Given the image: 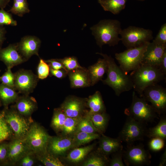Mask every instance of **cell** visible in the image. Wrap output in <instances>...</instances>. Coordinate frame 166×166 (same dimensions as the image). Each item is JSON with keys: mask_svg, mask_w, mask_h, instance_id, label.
Wrapping results in <instances>:
<instances>
[{"mask_svg": "<svg viewBox=\"0 0 166 166\" xmlns=\"http://www.w3.org/2000/svg\"><path fill=\"white\" fill-rule=\"evenodd\" d=\"M137 0L140 1H143L145 0Z\"/></svg>", "mask_w": 166, "mask_h": 166, "instance_id": "cell-53", "label": "cell"}, {"mask_svg": "<svg viewBox=\"0 0 166 166\" xmlns=\"http://www.w3.org/2000/svg\"><path fill=\"white\" fill-rule=\"evenodd\" d=\"M96 54L102 56L108 64L106 78L102 81L114 91L116 95L119 96L122 93L129 91L133 87V83L129 75L125 73L116 63L111 56L102 53Z\"/></svg>", "mask_w": 166, "mask_h": 166, "instance_id": "cell-1", "label": "cell"}, {"mask_svg": "<svg viewBox=\"0 0 166 166\" xmlns=\"http://www.w3.org/2000/svg\"><path fill=\"white\" fill-rule=\"evenodd\" d=\"M166 45L160 44L153 42L148 44L144 53L141 63L159 67Z\"/></svg>", "mask_w": 166, "mask_h": 166, "instance_id": "cell-14", "label": "cell"}, {"mask_svg": "<svg viewBox=\"0 0 166 166\" xmlns=\"http://www.w3.org/2000/svg\"><path fill=\"white\" fill-rule=\"evenodd\" d=\"M1 71V70H0V72Z\"/></svg>", "mask_w": 166, "mask_h": 166, "instance_id": "cell-54", "label": "cell"}, {"mask_svg": "<svg viewBox=\"0 0 166 166\" xmlns=\"http://www.w3.org/2000/svg\"><path fill=\"white\" fill-rule=\"evenodd\" d=\"M120 35L121 41L127 49L142 45L153 39L151 30L132 26L122 30Z\"/></svg>", "mask_w": 166, "mask_h": 166, "instance_id": "cell-8", "label": "cell"}, {"mask_svg": "<svg viewBox=\"0 0 166 166\" xmlns=\"http://www.w3.org/2000/svg\"><path fill=\"white\" fill-rule=\"evenodd\" d=\"M101 134L98 150L102 153L107 155L123 148L121 141L118 138H113Z\"/></svg>", "mask_w": 166, "mask_h": 166, "instance_id": "cell-22", "label": "cell"}, {"mask_svg": "<svg viewBox=\"0 0 166 166\" xmlns=\"http://www.w3.org/2000/svg\"><path fill=\"white\" fill-rule=\"evenodd\" d=\"M13 135L12 131L2 112H0V142L10 139Z\"/></svg>", "mask_w": 166, "mask_h": 166, "instance_id": "cell-36", "label": "cell"}, {"mask_svg": "<svg viewBox=\"0 0 166 166\" xmlns=\"http://www.w3.org/2000/svg\"><path fill=\"white\" fill-rule=\"evenodd\" d=\"M14 88L1 83L0 84V100L4 108L15 102L19 96Z\"/></svg>", "mask_w": 166, "mask_h": 166, "instance_id": "cell-23", "label": "cell"}, {"mask_svg": "<svg viewBox=\"0 0 166 166\" xmlns=\"http://www.w3.org/2000/svg\"><path fill=\"white\" fill-rule=\"evenodd\" d=\"M11 13L22 17L30 12L27 0H13V6L9 11Z\"/></svg>", "mask_w": 166, "mask_h": 166, "instance_id": "cell-34", "label": "cell"}, {"mask_svg": "<svg viewBox=\"0 0 166 166\" xmlns=\"http://www.w3.org/2000/svg\"><path fill=\"white\" fill-rule=\"evenodd\" d=\"M106 155L98 150V152L92 156L82 164L83 166H104L109 162Z\"/></svg>", "mask_w": 166, "mask_h": 166, "instance_id": "cell-33", "label": "cell"}, {"mask_svg": "<svg viewBox=\"0 0 166 166\" xmlns=\"http://www.w3.org/2000/svg\"><path fill=\"white\" fill-rule=\"evenodd\" d=\"M73 147V138L51 136L48 144L47 150L49 152L57 156L63 154Z\"/></svg>", "mask_w": 166, "mask_h": 166, "instance_id": "cell-18", "label": "cell"}, {"mask_svg": "<svg viewBox=\"0 0 166 166\" xmlns=\"http://www.w3.org/2000/svg\"><path fill=\"white\" fill-rule=\"evenodd\" d=\"M2 112L11 128L15 138L23 140L33 122L32 120L21 114L14 107L10 109L4 108Z\"/></svg>", "mask_w": 166, "mask_h": 166, "instance_id": "cell-6", "label": "cell"}, {"mask_svg": "<svg viewBox=\"0 0 166 166\" xmlns=\"http://www.w3.org/2000/svg\"><path fill=\"white\" fill-rule=\"evenodd\" d=\"M1 104H2V102H1V101L0 100V107L1 106Z\"/></svg>", "mask_w": 166, "mask_h": 166, "instance_id": "cell-52", "label": "cell"}, {"mask_svg": "<svg viewBox=\"0 0 166 166\" xmlns=\"http://www.w3.org/2000/svg\"><path fill=\"white\" fill-rule=\"evenodd\" d=\"M87 69L91 86H93L99 81L102 80L104 74L107 72V63L104 58H99L96 63L89 66Z\"/></svg>", "mask_w": 166, "mask_h": 166, "instance_id": "cell-21", "label": "cell"}, {"mask_svg": "<svg viewBox=\"0 0 166 166\" xmlns=\"http://www.w3.org/2000/svg\"><path fill=\"white\" fill-rule=\"evenodd\" d=\"M97 44L101 48L104 45L114 46L121 41L119 37L122 30L121 23L115 19L100 21L91 28Z\"/></svg>", "mask_w": 166, "mask_h": 166, "instance_id": "cell-3", "label": "cell"}, {"mask_svg": "<svg viewBox=\"0 0 166 166\" xmlns=\"http://www.w3.org/2000/svg\"><path fill=\"white\" fill-rule=\"evenodd\" d=\"M66 117L61 108L54 109L51 125L56 132L62 131Z\"/></svg>", "mask_w": 166, "mask_h": 166, "instance_id": "cell-31", "label": "cell"}, {"mask_svg": "<svg viewBox=\"0 0 166 166\" xmlns=\"http://www.w3.org/2000/svg\"><path fill=\"white\" fill-rule=\"evenodd\" d=\"M86 105L90 109L88 111L91 113L105 112V107L100 92L96 91L90 96L86 100Z\"/></svg>", "mask_w": 166, "mask_h": 166, "instance_id": "cell-24", "label": "cell"}, {"mask_svg": "<svg viewBox=\"0 0 166 166\" xmlns=\"http://www.w3.org/2000/svg\"><path fill=\"white\" fill-rule=\"evenodd\" d=\"M87 113L94 127L100 133L102 134L105 130L109 121L108 115L105 112L94 113Z\"/></svg>", "mask_w": 166, "mask_h": 166, "instance_id": "cell-26", "label": "cell"}, {"mask_svg": "<svg viewBox=\"0 0 166 166\" xmlns=\"http://www.w3.org/2000/svg\"><path fill=\"white\" fill-rule=\"evenodd\" d=\"M72 88L76 89L89 87L91 82L88 70L83 67L68 72Z\"/></svg>", "mask_w": 166, "mask_h": 166, "instance_id": "cell-19", "label": "cell"}, {"mask_svg": "<svg viewBox=\"0 0 166 166\" xmlns=\"http://www.w3.org/2000/svg\"><path fill=\"white\" fill-rule=\"evenodd\" d=\"M151 103L159 116L166 112V89L158 84L147 87L143 91L141 97Z\"/></svg>", "mask_w": 166, "mask_h": 166, "instance_id": "cell-10", "label": "cell"}, {"mask_svg": "<svg viewBox=\"0 0 166 166\" xmlns=\"http://www.w3.org/2000/svg\"><path fill=\"white\" fill-rule=\"evenodd\" d=\"M100 138L98 133H89L79 132L74 134L73 138V146L78 147Z\"/></svg>", "mask_w": 166, "mask_h": 166, "instance_id": "cell-29", "label": "cell"}, {"mask_svg": "<svg viewBox=\"0 0 166 166\" xmlns=\"http://www.w3.org/2000/svg\"><path fill=\"white\" fill-rule=\"evenodd\" d=\"M33 153H29L23 157L19 161V164L22 166H32L34 163V159Z\"/></svg>", "mask_w": 166, "mask_h": 166, "instance_id": "cell-45", "label": "cell"}, {"mask_svg": "<svg viewBox=\"0 0 166 166\" xmlns=\"http://www.w3.org/2000/svg\"><path fill=\"white\" fill-rule=\"evenodd\" d=\"M124 113L128 116L145 124L154 121L159 116L146 100L137 96L135 91L132 93V104L129 107L125 109Z\"/></svg>", "mask_w": 166, "mask_h": 166, "instance_id": "cell-4", "label": "cell"}, {"mask_svg": "<svg viewBox=\"0 0 166 166\" xmlns=\"http://www.w3.org/2000/svg\"><path fill=\"white\" fill-rule=\"evenodd\" d=\"M17 22L14 20L12 14L6 11L4 9H0V26L8 25L16 26Z\"/></svg>", "mask_w": 166, "mask_h": 166, "instance_id": "cell-38", "label": "cell"}, {"mask_svg": "<svg viewBox=\"0 0 166 166\" xmlns=\"http://www.w3.org/2000/svg\"><path fill=\"white\" fill-rule=\"evenodd\" d=\"M6 28L3 26H0V49L2 48V45L6 39Z\"/></svg>", "mask_w": 166, "mask_h": 166, "instance_id": "cell-48", "label": "cell"}, {"mask_svg": "<svg viewBox=\"0 0 166 166\" xmlns=\"http://www.w3.org/2000/svg\"><path fill=\"white\" fill-rule=\"evenodd\" d=\"M7 70L1 76L0 81L1 83L14 88V74L11 69H7Z\"/></svg>", "mask_w": 166, "mask_h": 166, "instance_id": "cell-40", "label": "cell"}, {"mask_svg": "<svg viewBox=\"0 0 166 166\" xmlns=\"http://www.w3.org/2000/svg\"><path fill=\"white\" fill-rule=\"evenodd\" d=\"M45 61L50 68L56 70L63 69L68 72L58 59H52Z\"/></svg>", "mask_w": 166, "mask_h": 166, "instance_id": "cell-46", "label": "cell"}, {"mask_svg": "<svg viewBox=\"0 0 166 166\" xmlns=\"http://www.w3.org/2000/svg\"><path fill=\"white\" fill-rule=\"evenodd\" d=\"M123 151L122 148L112 153L113 155L112 158L109 162V166H124L122 160Z\"/></svg>", "mask_w": 166, "mask_h": 166, "instance_id": "cell-41", "label": "cell"}, {"mask_svg": "<svg viewBox=\"0 0 166 166\" xmlns=\"http://www.w3.org/2000/svg\"><path fill=\"white\" fill-rule=\"evenodd\" d=\"M85 101L76 97H68L61 105L60 108L67 117H81L86 105Z\"/></svg>", "mask_w": 166, "mask_h": 166, "instance_id": "cell-17", "label": "cell"}, {"mask_svg": "<svg viewBox=\"0 0 166 166\" xmlns=\"http://www.w3.org/2000/svg\"><path fill=\"white\" fill-rule=\"evenodd\" d=\"M153 42L160 44L166 45V24H163L155 39Z\"/></svg>", "mask_w": 166, "mask_h": 166, "instance_id": "cell-43", "label": "cell"}, {"mask_svg": "<svg viewBox=\"0 0 166 166\" xmlns=\"http://www.w3.org/2000/svg\"><path fill=\"white\" fill-rule=\"evenodd\" d=\"M166 150L165 151L163 154L162 155L160 159L159 166H164L166 164Z\"/></svg>", "mask_w": 166, "mask_h": 166, "instance_id": "cell-50", "label": "cell"}, {"mask_svg": "<svg viewBox=\"0 0 166 166\" xmlns=\"http://www.w3.org/2000/svg\"><path fill=\"white\" fill-rule=\"evenodd\" d=\"M82 117L72 118L67 117L62 131L63 133L67 136L74 134Z\"/></svg>", "mask_w": 166, "mask_h": 166, "instance_id": "cell-35", "label": "cell"}, {"mask_svg": "<svg viewBox=\"0 0 166 166\" xmlns=\"http://www.w3.org/2000/svg\"><path fill=\"white\" fill-rule=\"evenodd\" d=\"M68 73L67 71L63 69L56 70L50 68L49 75L61 79L65 77L68 75Z\"/></svg>", "mask_w": 166, "mask_h": 166, "instance_id": "cell-47", "label": "cell"}, {"mask_svg": "<svg viewBox=\"0 0 166 166\" xmlns=\"http://www.w3.org/2000/svg\"><path fill=\"white\" fill-rule=\"evenodd\" d=\"M149 42L140 46L127 49L123 52L115 53V58L118 62L120 67L125 73L128 74L141 64L144 53Z\"/></svg>", "mask_w": 166, "mask_h": 166, "instance_id": "cell-7", "label": "cell"}, {"mask_svg": "<svg viewBox=\"0 0 166 166\" xmlns=\"http://www.w3.org/2000/svg\"><path fill=\"white\" fill-rule=\"evenodd\" d=\"M133 87L141 97L143 91L147 87L158 84L166 78V75L159 67L141 63L129 75Z\"/></svg>", "mask_w": 166, "mask_h": 166, "instance_id": "cell-2", "label": "cell"}, {"mask_svg": "<svg viewBox=\"0 0 166 166\" xmlns=\"http://www.w3.org/2000/svg\"><path fill=\"white\" fill-rule=\"evenodd\" d=\"M14 88L20 93L29 95L33 92L39 79L31 70L21 69L14 73Z\"/></svg>", "mask_w": 166, "mask_h": 166, "instance_id": "cell-12", "label": "cell"}, {"mask_svg": "<svg viewBox=\"0 0 166 166\" xmlns=\"http://www.w3.org/2000/svg\"><path fill=\"white\" fill-rule=\"evenodd\" d=\"M0 60L5 65L7 69H11L26 61L18 51L16 43L10 44L0 49Z\"/></svg>", "mask_w": 166, "mask_h": 166, "instance_id": "cell-16", "label": "cell"}, {"mask_svg": "<svg viewBox=\"0 0 166 166\" xmlns=\"http://www.w3.org/2000/svg\"><path fill=\"white\" fill-rule=\"evenodd\" d=\"M10 1V0H0V9H4Z\"/></svg>", "mask_w": 166, "mask_h": 166, "instance_id": "cell-51", "label": "cell"}, {"mask_svg": "<svg viewBox=\"0 0 166 166\" xmlns=\"http://www.w3.org/2000/svg\"><path fill=\"white\" fill-rule=\"evenodd\" d=\"M15 102L14 107L19 113L26 117H30L38 108L35 99L29 95L19 96Z\"/></svg>", "mask_w": 166, "mask_h": 166, "instance_id": "cell-20", "label": "cell"}, {"mask_svg": "<svg viewBox=\"0 0 166 166\" xmlns=\"http://www.w3.org/2000/svg\"><path fill=\"white\" fill-rule=\"evenodd\" d=\"M51 137L42 127L33 122L23 140L30 151L36 154L47 150Z\"/></svg>", "mask_w": 166, "mask_h": 166, "instance_id": "cell-5", "label": "cell"}, {"mask_svg": "<svg viewBox=\"0 0 166 166\" xmlns=\"http://www.w3.org/2000/svg\"><path fill=\"white\" fill-rule=\"evenodd\" d=\"M30 152H32L23 140L14 138L8 143L6 164L16 163Z\"/></svg>", "mask_w": 166, "mask_h": 166, "instance_id": "cell-15", "label": "cell"}, {"mask_svg": "<svg viewBox=\"0 0 166 166\" xmlns=\"http://www.w3.org/2000/svg\"><path fill=\"white\" fill-rule=\"evenodd\" d=\"M127 166L149 165L151 163V156L149 151L146 150L142 144L128 145L123 151V158Z\"/></svg>", "mask_w": 166, "mask_h": 166, "instance_id": "cell-11", "label": "cell"}, {"mask_svg": "<svg viewBox=\"0 0 166 166\" xmlns=\"http://www.w3.org/2000/svg\"><path fill=\"white\" fill-rule=\"evenodd\" d=\"M16 44L18 51L26 61L33 55L39 56L41 41L37 37L31 35L25 36Z\"/></svg>", "mask_w": 166, "mask_h": 166, "instance_id": "cell-13", "label": "cell"}, {"mask_svg": "<svg viewBox=\"0 0 166 166\" xmlns=\"http://www.w3.org/2000/svg\"><path fill=\"white\" fill-rule=\"evenodd\" d=\"M146 136L149 138L157 137L165 140L166 138V118L162 117L155 127L147 129Z\"/></svg>", "mask_w": 166, "mask_h": 166, "instance_id": "cell-28", "label": "cell"}, {"mask_svg": "<svg viewBox=\"0 0 166 166\" xmlns=\"http://www.w3.org/2000/svg\"><path fill=\"white\" fill-rule=\"evenodd\" d=\"M159 68L163 73L166 74V50L165 51L160 62Z\"/></svg>", "mask_w": 166, "mask_h": 166, "instance_id": "cell-49", "label": "cell"}, {"mask_svg": "<svg viewBox=\"0 0 166 166\" xmlns=\"http://www.w3.org/2000/svg\"><path fill=\"white\" fill-rule=\"evenodd\" d=\"M37 159L46 166H64V164L56 156L47 150L35 154Z\"/></svg>", "mask_w": 166, "mask_h": 166, "instance_id": "cell-30", "label": "cell"}, {"mask_svg": "<svg viewBox=\"0 0 166 166\" xmlns=\"http://www.w3.org/2000/svg\"><path fill=\"white\" fill-rule=\"evenodd\" d=\"M149 149L154 151L162 149L164 145V140L157 137L152 138L148 144Z\"/></svg>", "mask_w": 166, "mask_h": 166, "instance_id": "cell-42", "label": "cell"}, {"mask_svg": "<svg viewBox=\"0 0 166 166\" xmlns=\"http://www.w3.org/2000/svg\"><path fill=\"white\" fill-rule=\"evenodd\" d=\"M58 60L62 63L68 72L83 67L79 65L77 58L74 57H66L63 59H58Z\"/></svg>", "mask_w": 166, "mask_h": 166, "instance_id": "cell-37", "label": "cell"}, {"mask_svg": "<svg viewBox=\"0 0 166 166\" xmlns=\"http://www.w3.org/2000/svg\"><path fill=\"white\" fill-rule=\"evenodd\" d=\"M127 0H98V2L105 11L118 14L124 9Z\"/></svg>", "mask_w": 166, "mask_h": 166, "instance_id": "cell-25", "label": "cell"}, {"mask_svg": "<svg viewBox=\"0 0 166 166\" xmlns=\"http://www.w3.org/2000/svg\"><path fill=\"white\" fill-rule=\"evenodd\" d=\"M79 132L89 133H99L98 130L93 126L87 112L85 116L81 117L75 133Z\"/></svg>", "mask_w": 166, "mask_h": 166, "instance_id": "cell-32", "label": "cell"}, {"mask_svg": "<svg viewBox=\"0 0 166 166\" xmlns=\"http://www.w3.org/2000/svg\"><path fill=\"white\" fill-rule=\"evenodd\" d=\"M8 143L0 142V165H6L8 154Z\"/></svg>", "mask_w": 166, "mask_h": 166, "instance_id": "cell-44", "label": "cell"}, {"mask_svg": "<svg viewBox=\"0 0 166 166\" xmlns=\"http://www.w3.org/2000/svg\"><path fill=\"white\" fill-rule=\"evenodd\" d=\"M37 72L39 79H44L49 75L50 67L45 60L41 58L37 67Z\"/></svg>", "mask_w": 166, "mask_h": 166, "instance_id": "cell-39", "label": "cell"}, {"mask_svg": "<svg viewBox=\"0 0 166 166\" xmlns=\"http://www.w3.org/2000/svg\"><path fill=\"white\" fill-rule=\"evenodd\" d=\"M94 146V144H92L75 148L69 153L66 157V159L70 162L75 163H78L82 161L93 150Z\"/></svg>", "mask_w": 166, "mask_h": 166, "instance_id": "cell-27", "label": "cell"}, {"mask_svg": "<svg viewBox=\"0 0 166 166\" xmlns=\"http://www.w3.org/2000/svg\"><path fill=\"white\" fill-rule=\"evenodd\" d=\"M145 124L128 116L117 138L128 145L132 144L135 141L142 140L147 130Z\"/></svg>", "mask_w": 166, "mask_h": 166, "instance_id": "cell-9", "label": "cell"}]
</instances>
